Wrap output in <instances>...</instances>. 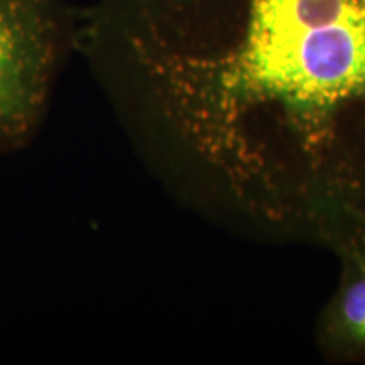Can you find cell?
I'll return each mask as SVG.
<instances>
[{
	"label": "cell",
	"mask_w": 365,
	"mask_h": 365,
	"mask_svg": "<svg viewBox=\"0 0 365 365\" xmlns=\"http://www.w3.org/2000/svg\"><path fill=\"white\" fill-rule=\"evenodd\" d=\"M76 53L203 220L318 244L331 210L365 208V0H95Z\"/></svg>",
	"instance_id": "cell-1"
},
{
	"label": "cell",
	"mask_w": 365,
	"mask_h": 365,
	"mask_svg": "<svg viewBox=\"0 0 365 365\" xmlns=\"http://www.w3.org/2000/svg\"><path fill=\"white\" fill-rule=\"evenodd\" d=\"M78 27L66 0H0V156L38 135Z\"/></svg>",
	"instance_id": "cell-2"
},
{
	"label": "cell",
	"mask_w": 365,
	"mask_h": 365,
	"mask_svg": "<svg viewBox=\"0 0 365 365\" xmlns=\"http://www.w3.org/2000/svg\"><path fill=\"white\" fill-rule=\"evenodd\" d=\"M318 244L339 259L340 276L318 314L314 340L331 362L365 364V228L352 208H335L322 223Z\"/></svg>",
	"instance_id": "cell-3"
},
{
	"label": "cell",
	"mask_w": 365,
	"mask_h": 365,
	"mask_svg": "<svg viewBox=\"0 0 365 365\" xmlns=\"http://www.w3.org/2000/svg\"><path fill=\"white\" fill-rule=\"evenodd\" d=\"M350 208H352V207H350ZM352 212H354V215L357 217V220L362 223L364 228H365V208H352Z\"/></svg>",
	"instance_id": "cell-4"
}]
</instances>
